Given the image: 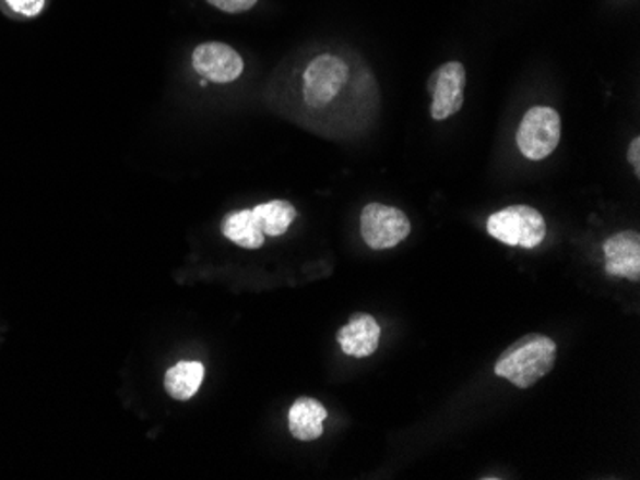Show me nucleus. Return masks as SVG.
Wrapping results in <instances>:
<instances>
[{"label": "nucleus", "instance_id": "nucleus-16", "mask_svg": "<svg viewBox=\"0 0 640 480\" xmlns=\"http://www.w3.org/2000/svg\"><path fill=\"white\" fill-rule=\"evenodd\" d=\"M627 159H629V164L632 165V169H635V175L640 177V139L631 140V144H629V152H627Z\"/></svg>", "mask_w": 640, "mask_h": 480}, {"label": "nucleus", "instance_id": "nucleus-15", "mask_svg": "<svg viewBox=\"0 0 640 480\" xmlns=\"http://www.w3.org/2000/svg\"><path fill=\"white\" fill-rule=\"evenodd\" d=\"M10 9L22 14V16H39L40 10L45 9V0H7Z\"/></svg>", "mask_w": 640, "mask_h": 480}, {"label": "nucleus", "instance_id": "nucleus-4", "mask_svg": "<svg viewBox=\"0 0 640 480\" xmlns=\"http://www.w3.org/2000/svg\"><path fill=\"white\" fill-rule=\"evenodd\" d=\"M349 81V65L334 55H320L304 73V100L309 108L322 109L336 100Z\"/></svg>", "mask_w": 640, "mask_h": 480}, {"label": "nucleus", "instance_id": "nucleus-1", "mask_svg": "<svg viewBox=\"0 0 640 480\" xmlns=\"http://www.w3.org/2000/svg\"><path fill=\"white\" fill-rule=\"evenodd\" d=\"M556 343L547 335H523L512 343L495 364V375L510 381L518 388H530L553 372Z\"/></svg>", "mask_w": 640, "mask_h": 480}, {"label": "nucleus", "instance_id": "nucleus-10", "mask_svg": "<svg viewBox=\"0 0 640 480\" xmlns=\"http://www.w3.org/2000/svg\"><path fill=\"white\" fill-rule=\"evenodd\" d=\"M329 418L327 408L311 396L297 398L288 413L289 433L301 442L317 441L324 433V421Z\"/></svg>", "mask_w": 640, "mask_h": 480}, {"label": "nucleus", "instance_id": "nucleus-6", "mask_svg": "<svg viewBox=\"0 0 640 480\" xmlns=\"http://www.w3.org/2000/svg\"><path fill=\"white\" fill-rule=\"evenodd\" d=\"M466 70L461 62H447L431 73L428 91L431 93V117L436 121H446L459 113L464 104Z\"/></svg>", "mask_w": 640, "mask_h": 480}, {"label": "nucleus", "instance_id": "nucleus-8", "mask_svg": "<svg viewBox=\"0 0 640 480\" xmlns=\"http://www.w3.org/2000/svg\"><path fill=\"white\" fill-rule=\"evenodd\" d=\"M604 256L606 264L604 271L608 276H621V278L639 281L640 279V236L639 232L625 230L614 233L604 241Z\"/></svg>", "mask_w": 640, "mask_h": 480}, {"label": "nucleus", "instance_id": "nucleus-2", "mask_svg": "<svg viewBox=\"0 0 640 480\" xmlns=\"http://www.w3.org/2000/svg\"><path fill=\"white\" fill-rule=\"evenodd\" d=\"M487 232L510 248H540L547 238V223L530 205H510L487 218Z\"/></svg>", "mask_w": 640, "mask_h": 480}, {"label": "nucleus", "instance_id": "nucleus-3", "mask_svg": "<svg viewBox=\"0 0 640 480\" xmlns=\"http://www.w3.org/2000/svg\"><path fill=\"white\" fill-rule=\"evenodd\" d=\"M562 136V121L558 111L548 106H535L523 116L515 132V144L523 157L541 161L553 155Z\"/></svg>", "mask_w": 640, "mask_h": 480}, {"label": "nucleus", "instance_id": "nucleus-12", "mask_svg": "<svg viewBox=\"0 0 640 480\" xmlns=\"http://www.w3.org/2000/svg\"><path fill=\"white\" fill-rule=\"evenodd\" d=\"M203 365L200 362L182 360L165 372V391L175 400H190L200 391L203 381Z\"/></svg>", "mask_w": 640, "mask_h": 480}, {"label": "nucleus", "instance_id": "nucleus-9", "mask_svg": "<svg viewBox=\"0 0 640 480\" xmlns=\"http://www.w3.org/2000/svg\"><path fill=\"white\" fill-rule=\"evenodd\" d=\"M382 337V327L375 316L357 312L349 322L337 332V343L344 355L353 358H367L375 355Z\"/></svg>", "mask_w": 640, "mask_h": 480}, {"label": "nucleus", "instance_id": "nucleus-13", "mask_svg": "<svg viewBox=\"0 0 640 480\" xmlns=\"http://www.w3.org/2000/svg\"><path fill=\"white\" fill-rule=\"evenodd\" d=\"M253 215L258 218L259 226L265 236L278 238L282 233L288 232L289 226L294 225L297 211L286 200H273V202L259 203L253 207Z\"/></svg>", "mask_w": 640, "mask_h": 480}, {"label": "nucleus", "instance_id": "nucleus-5", "mask_svg": "<svg viewBox=\"0 0 640 480\" xmlns=\"http://www.w3.org/2000/svg\"><path fill=\"white\" fill-rule=\"evenodd\" d=\"M411 233V220L403 211L383 203H368L360 213V236L368 248L382 251L399 245Z\"/></svg>", "mask_w": 640, "mask_h": 480}, {"label": "nucleus", "instance_id": "nucleus-7", "mask_svg": "<svg viewBox=\"0 0 640 480\" xmlns=\"http://www.w3.org/2000/svg\"><path fill=\"white\" fill-rule=\"evenodd\" d=\"M192 68L211 83H233L244 73L242 56L223 43H203L192 55Z\"/></svg>", "mask_w": 640, "mask_h": 480}, {"label": "nucleus", "instance_id": "nucleus-11", "mask_svg": "<svg viewBox=\"0 0 640 480\" xmlns=\"http://www.w3.org/2000/svg\"><path fill=\"white\" fill-rule=\"evenodd\" d=\"M221 232L228 241L244 249H259L265 243V233L251 209L228 213L221 223Z\"/></svg>", "mask_w": 640, "mask_h": 480}, {"label": "nucleus", "instance_id": "nucleus-14", "mask_svg": "<svg viewBox=\"0 0 640 480\" xmlns=\"http://www.w3.org/2000/svg\"><path fill=\"white\" fill-rule=\"evenodd\" d=\"M211 7L228 12V14H238V12H248L258 4V0H208Z\"/></svg>", "mask_w": 640, "mask_h": 480}]
</instances>
